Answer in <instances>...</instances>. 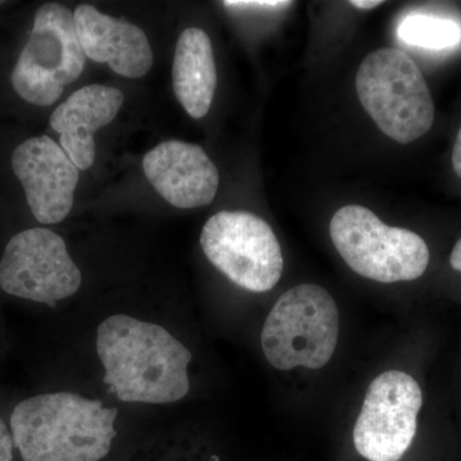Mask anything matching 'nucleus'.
Segmentation results:
<instances>
[{"label": "nucleus", "instance_id": "nucleus-11", "mask_svg": "<svg viewBox=\"0 0 461 461\" xmlns=\"http://www.w3.org/2000/svg\"><path fill=\"white\" fill-rule=\"evenodd\" d=\"M142 169L163 199L180 209L206 206L220 186V172L199 145L167 140L145 154Z\"/></svg>", "mask_w": 461, "mask_h": 461}, {"label": "nucleus", "instance_id": "nucleus-9", "mask_svg": "<svg viewBox=\"0 0 461 461\" xmlns=\"http://www.w3.org/2000/svg\"><path fill=\"white\" fill-rule=\"evenodd\" d=\"M423 406L420 384L400 371L382 373L366 390L354 427L357 453L369 461H399L418 430Z\"/></svg>", "mask_w": 461, "mask_h": 461}, {"label": "nucleus", "instance_id": "nucleus-16", "mask_svg": "<svg viewBox=\"0 0 461 461\" xmlns=\"http://www.w3.org/2000/svg\"><path fill=\"white\" fill-rule=\"evenodd\" d=\"M293 5L291 2L280 0H227L223 2L226 8L233 11H278Z\"/></svg>", "mask_w": 461, "mask_h": 461}, {"label": "nucleus", "instance_id": "nucleus-4", "mask_svg": "<svg viewBox=\"0 0 461 461\" xmlns=\"http://www.w3.org/2000/svg\"><path fill=\"white\" fill-rule=\"evenodd\" d=\"M339 315L335 299L314 284L290 288L277 300L262 330V348L276 369H321L335 354Z\"/></svg>", "mask_w": 461, "mask_h": 461}, {"label": "nucleus", "instance_id": "nucleus-10", "mask_svg": "<svg viewBox=\"0 0 461 461\" xmlns=\"http://www.w3.org/2000/svg\"><path fill=\"white\" fill-rule=\"evenodd\" d=\"M11 169L39 223L66 220L74 206L80 169L59 142L48 135L25 139L12 151Z\"/></svg>", "mask_w": 461, "mask_h": 461}, {"label": "nucleus", "instance_id": "nucleus-7", "mask_svg": "<svg viewBox=\"0 0 461 461\" xmlns=\"http://www.w3.org/2000/svg\"><path fill=\"white\" fill-rule=\"evenodd\" d=\"M209 262L238 286L267 293L280 282L284 254L272 227L249 212H220L200 235Z\"/></svg>", "mask_w": 461, "mask_h": 461}, {"label": "nucleus", "instance_id": "nucleus-20", "mask_svg": "<svg viewBox=\"0 0 461 461\" xmlns=\"http://www.w3.org/2000/svg\"><path fill=\"white\" fill-rule=\"evenodd\" d=\"M350 5L355 8L369 11V9H375L384 5V2L381 0H351Z\"/></svg>", "mask_w": 461, "mask_h": 461}, {"label": "nucleus", "instance_id": "nucleus-3", "mask_svg": "<svg viewBox=\"0 0 461 461\" xmlns=\"http://www.w3.org/2000/svg\"><path fill=\"white\" fill-rule=\"evenodd\" d=\"M357 93L379 130L399 144H411L435 122V103L420 67L397 48L368 54L357 69Z\"/></svg>", "mask_w": 461, "mask_h": 461}, {"label": "nucleus", "instance_id": "nucleus-13", "mask_svg": "<svg viewBox=\"0 0 461 461\" xmlns=\"http://www.w3.org/2000/svg\"><path fill=\"white\" fill-rule=\"evenodd\" d=\"M122 91L105 85H87L76 90L50 114V127L59 145L80 171L95 160L94 133L114 120L123 104Z\"/></svg>", "mask_w": 461, "mask_h": 461}, {"label": "nucleus", "instance_id": "nucleus-12", "mask_svg": "<svg viewBox=\"0 0 461 461\" xmlns=\"http://www.w3.org/2000/svg\"><path fill=\"white\" fill-rule=\"evenodd\" d=\"M76 32L85 56L105 63L115 74L127 78L142 77L153 67V50L140 27L102 14L89 5L74 12Z\"/></svg>", "mask_w": 461, "mask_h": 461}, {"label": "nucleus", "instance_id": "nucleus-5", "mask_svg": "<svg viewBox=\"0 0 461 461\" xmlns=\"http://www.w3.org/2000/svg\"><path fill=\"white\" fill-rule=\"evenodd\" d=\"M86 65L74 14L45 3L36 9L32 29L14 60L9 83L18 98L33 107H50L75 83Z\"/></svg>", "mask_w": 461, "mask_h": 461}, {"label": "nucleus", "instance_id": "nucleus-19", "mask_svg": "<svg viewBox=\"0 0 461 461\" xmlns=\"http://www.w3.org/2000/svg\"><path fill=\"white\" fill-rule=\"evenodd\" d=\"M450 266L455 271L461 273V239L455 244L450 256Z\"/></svg>", "mask_w": 461, "mask_h": 461}, {"label": "nucleus", "instance_id": "nucleus-2", "mask_svg": "<svg viewBox=\"0 0 461 461\" xmlns=\"http://www.w3.org/2000/svg\"><path fill=\"white\" fill-rule=\"evenodd\" d=\"M117 415L100 400L41 393L18 402L8 426L23 461H102L113 447Z\"/></svg>", "mask_w": 461, "mask_h": 461}, {"label": "nucleus", "instance_id": "nucleus-18", "mask_svg": "<svg viewBox=\"0 0 461 461\" xmlns=\"http://www.w3.org/2000/svg\"><path fill=\"white\" fill-rule=\"evenodd\" d=\"M451 162H453V168L457 177L461 178V126L457 131L456 140H455Z\"/></svg>", "mask_w": 461, "mask_h": 461}, {"label": "nucleus", "instance_id": "nucleus-14", "mask_svg": "<svg viewBox=\"0 0 461 461\" xmlns=\"http://www.w3.org/2000/svg\"><path fill=\"white\" fill-rule=\"evenodd\" d=\"M173 90L185 111L204 118L217 89L213 45L204 30L189 27L176 44L172 67Z\"/></svg>", "mask_w": 461, "mask_h": 461}, {"label": "nucleus", "instance_id": "nucleus-15", "mask_svg": "<svg viewBox=\"0 0 461 461\" xmlns=\"http://www.w3.org/2000/svg\"><path fill=\"white\" fill-rule=\"evenodd\" d=\"M397 32L406 44L423 50H451L461 42L459 23L435 14H408L402 18Z\"/></svg>", "mask_w": 461, "mask_h": 461}, {"label": "nucleus", "instance_id": "nucleus-1", "mask_svg": "<svg viewBox=\"0 0 461 461\" xmlns=\"http://www.w3.org/2000/svg\"><path fill=\"white\" fill-rule=\"evenodd\" d=\"M96 353L103 382L121 402L160 405L189 393L193 354L159 324L111 315L99 324Z\"/></svg>", "mask_w": 461, "mask_h": 461}, {"label": "nucleus", "instance_id": "nucleus-8", "mask_svg": "<svg viewBox=\"0 0 461 461\" xmlns=\"http://www.w3.org/2000/svg\"><path fill=\"white\" fill-rule=\"evenodd\" d=\"M83 275L66 241L45 227L12 236L0 257V288L17 299L56 305L77 293Z\"/></svg>", "mask_w": 461, "mask_h": 461}, {"label": "nucleus", "instance_id": "nucleus-6", "mask_svg": "<svg viewBox=\"0 0 461 461\" xmlns=\"http://www.w3.org/2000/svg\"><path fill=\"white\" fill-rule=\"evenodd\" d=\"M330 235L345 263L368 280L414 281L429 268V245L418 233L387 226L364 206L339 209L330 220Z\"/></svg>", "mask_w": 461, "mask_h": 461}, {"label": "nucleus", "instance_id": "nucleus-17", "mask_svg": "<svg viewBox=\"0 0 461 461\" xmlns=\"http://www.w3.org/2000/svg\"><path fill=\"white\" fill-rule=\"evenodd\" d=\"M14 438L5 420L0 417V461H14Z\"/></svg>", "mask_w": 461, "mask_h": 461}]
</instances>
